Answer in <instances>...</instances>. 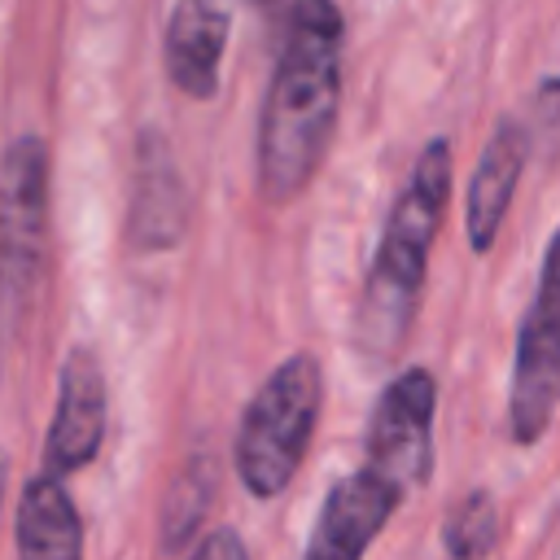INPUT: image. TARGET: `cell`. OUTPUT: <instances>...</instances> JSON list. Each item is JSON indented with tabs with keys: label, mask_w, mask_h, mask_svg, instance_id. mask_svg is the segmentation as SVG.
<instances>
[{
	"label": "cell",
	"mask_w": 560,
	"mask_h": 560,
	"mask_svg": "<svg viewBox=\"0 0 560 560\" xmlns=\"http://www.w3.org/2000/svg\"><path fill=\"white\" fill-rule=\"evenodd\" d=\"M249 4H276V0H249Z\"/></svg>",
	"instance_id": "17"
},
{
	"label": "cell",
	"mask_w": 560,
	"mask_h": 560,
	"mask_svg": "<svg viewBox=\"0 0 560 560\" xmlns=\"http://www.w3.org/2000/svg\"><path fill=\"white\" fill-rule=\"evenodd\" d=\"M446 192H451V144L429 140L411 166L407 188L398 192L385 219V232H381V245H376V258L363 284V302L354 315V337L372 354L398 350L411 328L416 298L424 284V258L438 236Z\"/></svg>",
	"instance_id": "2"
},
{
	"label": "cell",
	"mask_w": 560,
	"mask_h": 560,
	"mask_svg": "<svg viewBox=\"0 0 560 560\" xmlns=\"http://www.w3.org/2000/svg\"><path fill=\"white\" fill-rule=\"evenodd\" d=\"M184 228V192L175 179V166L166 162V149L158 140V153L140 158V192L131 210V232L140 245H171Z\"/></svg>",
	"instance_id": "12"
},
{
	"label": "cell",
	"mask_w": 560,
	"mask_h": 560,
	"mask_svg": "<svg viewBox=\"0 0 560 560\" xmlns=\"http://www.w3.org/2000/svg\"><path fill=\"white\" fill-rule=\"evenodd\" d=\"M402 490L385 481L372 468H359L354 477H341L319 512V525L311 534L306 560H363L376 529L394 516Z\"/></svg>",
	"instance_id": "8"
},
{
	"label": "cell",
	"mask_w": 560,
	"mask_h": 560,
	"mask_svg": "<svg viewBox=\"0 0 560 560\" xmlns=\"http://www.w3.org/2000/svg\"><path fill=\"white\" fill-rule=\"evenodd\" d=\"M499 538V512L490 503V494H468L451 508L446 525H442V542L455 560H481Z\"/></svg>",
	"instance_id": "13"
},
{
	"label": "cell",
	"mask_w": 560,
	"mask_h": 560,
	"mask_svg": "<svg viewBox=\"0 0 560 560\" xmlns=\"http://www.w3.org/2000/svg\"><path fill=\"white\" fill-rule=\"evenodd\" d=\"M228 0H175L166 22V74L179 92L206 101L219 88V61L228 48Z\"/></svg>",
	"instance_id": "9"
},
{
	"label": "cell",
	"mask_w": 560,
	"mask_h": 560,
	"mask_svg": "<svg viewBox=\"0 0 560 560\" xmlns=\"http://www.w3.org/2000/svg\"><path fill=\"white\" fill-rule=\"evenodd\" d=\"M315 420H319V363L311 354H293L262 381L236 433V472L258 499H271L293 481L311 446Z\"/></svg>",
	"instance_id": "3"
},
{
	"label": "cell",
	"mask_w": 560,
	"mask_h": 560,
	"mask_svg": "<svg viewBox=\"0 0 560 560\" xmlns=\"http://www.w3.org/2000/svg\"><path fill=\"white\" fill-rule=\"evenodd\" d=\"M521 171H525V127L516 118H503L468 179V201H464V228H468V245L477 254L490 249V241L512 206Z\"/></svg>",
	"instance_id": "10"
},
{
	"label": "cell",
	"mask_w": 560,
	"mask_h": 560,
	"mask_svg": "<svg viewBox=\"0 0 560 560\" xmlns=\"http://www.w3.org/2000/svg\"><path fill=\"white\" fill-rule=\"evenodd\" d=\"M538 293H547L551 302H560V228L547 245V262H542V280H538Z\"/></svg>",
	"instance_id": "15"
},
{
	"label": "cell",
	"mask_w": 560,
	"mask_h": 560,
	"mask_svg": "<svg viewBox=\"0 0 560 560\" xmlns=\"http://www.w3.org/2000/svg\"><path fill=\"white\" fill-rule=\"evenodd\" d=\"M4 481H9V455L0 451V503H4Z\"/></svg>",
	"instance_id": "16"
},
{
	"label": "cell",
	"mask_w": 560,
	"mask_h": 560,
	"mask_svg": "<svg viewBox=\"0 0 560 560\" xmlns=\"http://www.w3.org/2000/svg\"><path fill=\"white\" fill-rule=\"evenodd\" d=\"M341 39L346 22L332 0L289 9L258 122V188L267 201H293L324 162L341 105Z\"/></svg>",
	"instance_id": "1"
},
{
	"label": "cell",
	"mask_w": 560,
	"mask_h": 560,
	"mask_svg": "<svg viewBox=\"0 0 560 560\" xmlns=\"http://www.w3.org/2000/svg\"><path fill=\"white\" fill-rule=\"evenodd\" d=\"M192 560H245V547H241V538L232 529H214L210 538H201Z\"/></svg>",
	"instance_id": "14"
},
{
	"label": "cell",
	"mask_w": 560,
	"mask_h": 560,
	"mask_svg": "<svg viewBox=\"0 0 560 560\" xmlns=\"http://www.w3.org/2000/svg\"><path fill=\"white\" fill-rule=\"evenodd\" d=\"M560 402V302L534 298L521 341H516V372H512V438L521 446L538 442L551 424Z\"/></svg>",
	"instance_id": "6"
},
{
	"label": "cell",
	"mask_w": 560,
	"mask_h": 560,
	"mask_svg": "<svg viewBox=\"0 0 560 560\" xmlns=\"http://www.w3.org/2000/svg\"><path fill=\"white\" fill-rule=\"evenodd\" d=\"M18 556L22 560H83V525L61 477L39 472L18 503Z\"/></svg>",
	"instance_id": "11"
},
{
	"label": "cell",
	"mask_w": 560,
	"mask_h": 560,
	"mask_svg": "<svg viewBox=\"0 0 560 560\" xmlns=\"http://www.w3.org/2000/svg\"><path fill=\"white\" fill-rule=\"evenodd\" d=\"M48 254V149L18 136L0 158V298L26 302Z\"/></svg>",
	"instance_id": "4"
},
{
	"label": "cell",
	"mask_w": 560,
	"mask_h": 560,
	"mask_svg": "<svg viewBox=\"0 0 560 560\" xmlns=\"http://www.w3.org/2000/svg\"><path fill=\"white\" fill-rule=\"evenodd\" d=\"M433 398H438L433 376L424 368H407L385 385L368 424V468L394 481L402 494L407 486L424 481L433 464V442H429Z\"/></svg>",
	"instance_id": "5"
},
{
	"label": "cell",
	"mask_w": 560,
	"mask_h": 560,
	"mask_svg": "<svg viewBox=\"0 0 560 560\" xmlns=\"http://www.w3.org/2000/svg\"><path fill=\"white\" fill-rule=\"evenodd\" d=\"M105 438V376L88 350H74L61 368L57 416L44 442V472L66 477L96 459Z\"/></svg>",
	"instance_id": "7"
}]
</instances>
